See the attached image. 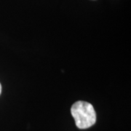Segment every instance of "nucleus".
Wrapping results in <instances>:
<instances>
[{
  "label": "nucleus",
  "instance_id": "1",
  "mask_svg": "<svg viewBox=\"0 0 131 131\" xmlns=\"http://www.w3.org/2000/svg\"><path fill=\"white\" fill-rule=\"evenodd\" d=\"M71 113L74 119L75 125L80 129H87L95 125L96 113L91 103L79 101L71 108Z\"/></svg>",
  "mask_w": 131,
  "mask_h": 131
},
{
  "label": "nucleus",
  "instance_id": "2",
  "mask_svg": "<svg viewBox=\"0 0 131 131\" xmlns=\"http://www.w3.org/2000/svg\"><path fill=\"white\" fill-rule=\"evenodd\" d=\"M1 93H2V85H1V83H0V95H1Z\"/></svg>",
  "mask_w": 131,
  "mask_h": 131
}]
</instances>
